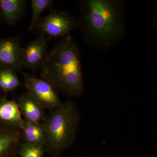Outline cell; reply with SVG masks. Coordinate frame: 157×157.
<instances>
[{
  "label": "cell",
  "mask_w": 157,
  "mask_h": 157,
  "mask_svg": "<svg viewBox=\"0 0 157 157\" xmlns=\"http://www.w3.org/2000/svg\"><path fill=\"white\" fill-rule=\"evenodd\" d=\"M54 2L53 0H32L31 5L33 13L28 32L33 31L37 21L41 17V14L47 9H52Z\"/></svg>",
  "instance_id": "obj_14"
},
{
  "label": "cell",
  "mask_w": 157,
  "mask_h": 157,
  "mask_svg": "<svg viewBox=\"0 0 157 157\" xmlns=\"http://www.w3.org/2000/svg\"><path fill=\"white\" fill-rule=\"evenodd\" d=\"M22 48L19 35L0 38V68L10 67L21 71L20 60Z\"/></svg>",
  "instance_id": "obj_7"
},
{
  "label": "cell",
  "mask_w": 157,
  "mask_h": 157,
  "mask_svg": "<svg viewBox=\"0 0 157 157\" xmlns=\"http://www.w3.org/2000/svg\"><path fill=\"white\" fill-rule=\"evenodd\" d=\"M24 122L17 101L0 96V124L21 130Z\"/></svg>",
  "instance_id": "obj_9"
},
{
  "label": "cell",
  "mask_w": 157,
  "mask_h": 157,
  "mask_svg": "<svg viewBox=\"0 0 157 157\" xmlns=\"http://www.w3.org/2000/svg\"><path fill=\"white\" fill-rule=\"evenodd\" d=\"M23 143L21 129L0 124V157H9Z\"/></svg>",
  "instance_id": "obj_10"
},
{
  "label": "cell",
  "mask_w": 157,
  "mask_h": 157,
  "mask_svg": "<svg viewBox=\"0 0 157 157\" xmlns=\"http://www.w3.org/2000/svg\"><path fill=\"white\" fill-rule=\"evenodd\" d=\"M78 26V19L67 12L52 8L46 16L40 17L33 31L50 40L67 36Z\"/></svg>",
  "instance_id": "obj_4"
},
{
  "label": "cell",
  "mask_w": 157,
  "mask_h": 157,
  "mask_svg": "<svg viewBox=\"0 0 157 157\" xmlns=\"http://www.w3.org/2000/svg\"><path fill=\"white\" fill-rule=\"evenodd\" d=\"M24 84L28 92L32 94L44 109H52L61 104L57 91L51 85L42 78L30 73L22 72Z\"/></svg>",
  "instance_id": "obj_5"
},
{
  "label": "cell",
  "mask_w": 157,
  "mask_h": 157,
  "mask_svg": "<svg viewBox=\"0 0 157 157\" xmlns=\"http://www.w3.org/2000/svg\"><path fill=\"white\" fill-rule=\"evenodd\" d=\"M21 85L14 69L10 67L0 68V90L5 93L10 92Z\"/></svg>",
  "instance_id": "obj_13"
},
{
  "label": "cell",
  "mask_w": 157,
  "mask_h": 157,
  "mask_svg": "<svg viewBox=\"0 0 157 157\" xmlns=\"http://www.w3.org/2000/svg\"><path fill=\"white\" fill-rule=\"evenodd\" d=\"M21 130L24 143L45 147L46 135L42 123H35L25 121Z\"/></svg>",
  "instance_id": "obj_12"
},
{
  "label": "cell",
  "mask_w": 157,
  "mask_h": 157,
  "mask_svg": "<svg viewBox=\"0 0 157 157\" xmlns=\"http://www.w3.org/2000/svg\"><path fill=\"white\" fill-rule=\"evenodd\" d=\"M2 15H1V12H0V22H1V20H2Z\"/></svg>",
  "instance_id": "obj_16"
},
{
  "label": "cell",
  "mask_w": 157,
  "mask_h": 157,
  "mask_svg": "<svg viewBox=\"0 0 157 157\" xmlns=\"http://www.w3.org/2000/svg\"><path fill=\"white\" fill-rule=\"evenodd\" d=\"M41 78L57 91L78 97L83 93L79 49L73 37H64L48 52L41 68Z\"/></svg>",
  "instance_id": "obj_2"
},
{
  "label": "cell",
  "mask_w": 157,
  "mask_h": 157,
  "mask_svg": "<svg viewBox=\"0 0 157 157\" xmlns=\"http://www.w3.org/2000/svg\"><path fill=\"white\" fill-rule=\"evenodd\" d=\"M50 40L45 35H39L36 39L22 47L21 52L20 69L36 71L41 69L48 48Z\"/></svg>",
  "instance_id": "obj_6"
},
{
  "label": "cell",
  "mask_w": 157,
  "mask_h": 157,
  "mask_svg": "<svg viewBox=\"0 0 157 157\" xmlns=\"http://www.w3.org/2000/svg\"><path fill=\"white\" fill-rule=\"evenodd\" d=\"M17 102L25 121L39 123L44 120L45 109L30 93L27 92L21 96Z\"/></svg>",
  "instance_id": "obj_8"
},
{
  "label": "cell",
  "mask_w": 157,
  "mask_h": 157,
  "mask_svg": "<svg viewBox=\"0 0 157 157\" xmlns=\"http://www.w3.org/2000/svg\"><path fill=\"white\" fill-rule=\"evenodd\" d=\"M78 19L85 38L97 48L113 45L120 40L125 30L124 9L117 0H87L80 5Z\"/></svg>",
  "instance_id": "obj_1"
},
{
  "label": "cell",
  "mask_w": 157,
  "mask_h": 157,
  "mask_svg": "<svg viewBox=\"0 0 157 157\" xmlns=\"http://www.w3.org/2000/svg\"><path fill=\"white\" fill-rule=\"evenodd\" d=\"M44 147L23 142L20 148V157H43Z\"/></svg>",
  "instance_id": "obj_15"
},
{
  "label": "cell",
  "mask_w": 157,
  "mask_h": 157,
  "mask_svg": "<svg viewBox=\"0 0 157 157\" xmlns=\"http://www.w3.org/2000/svg\"><path fill=\"white\" fill-rule=\"evenodd\" d=\"M78 121V110L71 101L51 109L41 122L46 135L45 147L51 151L59 152L72 145L76 138Z\"/></svg>",
  "instance_id": "obj_3"
},
{
  "label": "cell",
  "mask_w": 157,
  "mask_h": 157,
  "mask_svg": "<svg viewBox=\"0 0 157 157\" xmlns=\"http://www.w3.org/2000/svg\"><path fill=\"white\" fill-rule=\"evenodd\" d=\"M25 0H0V12L2 18L8 25H15L25 14Z\"/></svg>",
  "instance_id": "obj_11"
}]
</instances>
